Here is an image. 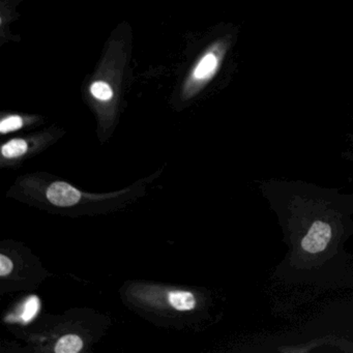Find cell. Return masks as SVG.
<instances>
[{
	"label": "cell",
	"mask_w": 353,
	"mask_h": 353,
	"mask_svg": "<svg viewBox=\"0 0 353 353\" xmlns=\"http://www.w3.org/2000/svg\"><path fill=\"white\" fill-rule=\"evenodd\" d=\"M82 347L83 342L80 336L76 334H67L57 342L54 351L57 353H78L81 351Z\"/></svg>",
	"instance_id": "cell-5"
},
{
	"label": "cell",
	"mask_w": 353,
	"mask_h": 353,
	"mask_svg": "<svg viewBox=\"0 0 353 353\" xmlns=\"http://www.w3.org/2000/svg\"><path fill=\"white\" fill-rule=\"evenodd\" d=\"M12 270H13V262L9 257L1 254L0 255V276H9Z\"/></svg>",
	"instance_id": "cell-10"
},
{
	"label": "cell",
	"mask_w": 353,
	"mask_h": 353,
	"mask_svg": "<svg viewBox=\"0 0 353 353\" xmlns=\"http://www.w3.org/2000/svg\"><path fill=\"white\" fill-rule=\"evenodd\" d=\"M219 59L214 52L204 55L194 71V78L197 80L208 79L218 69Z\"/></svg>",
	"instance_id": "cell-3"
},
{
	"label": "cell",
	"mask_w": 353,
	"mask_h": 353,
	"mask_svg": "<svg viewBox=\"0 0 353 353\" xmlns=\"http://www.w3.org/2000/svg\"><path fill=\"white\" fill-rule=\"evenodd\" d=\"M47 198L54 205L65 208L78 203L81 199V193L69 183L57 181L47 190Z\"/></svg>",
	"instance_id": "cell-2"
},
{
	"label": "cell",
	"mask_w": 353,
	"mask_h": 353,
	"mask_svg": "<svg viewBox=\"0 0 353 353\" xmlns=\"http://www.w3.org/2000/svg\"><path fill=\"white\" fill-rule=\"evenodd\" d=\"M23 125V121L21 117L14 115V117H7L0 123V132L3 134L9 133V132L17 131Z\"/></svg>",
	"instance_id": "cell-9"
},
{
	"label": "cell",
	"mask_w": 353,
	"mask_h": 353,
	"mask_svg": "<svg viewBox=\"0 0 353 353\" xmlns=\"http://www.w3.org/2000/svg\"><path fill=\"white\" fill-rule=\"evenodd\" d=\"M28 142L23 139H14L3 146V156L7 159L17 158L28 152Z\"/></svg>",
	"instance_id": "cell-6"
},
{
	"label": "cell",
	"mask_w": 353,
	"mask_h": 353,
	"mask_svg": "<svg viewBox=\"0 0 353 353\" xmlns=\"http://www.w3.org/2000/svg\"><path fill=\"white\" fill-rule=\"evenodd\" d=\"M299 183L284 185V205L270 202L286 237L289 261L295 270L317 274L334 264L353 234V199L336 190Z\"/></svg>",
	"instance_id": "cell-1"
},
{
	"label": "cell",
	"mask_w": 353,
	"mask_h": 353,
	"mask_svg": "<svg viewBox=\"0 0 353 353\" xmlns=\"http://www.w3.org/2000/svg\"><path fill=\"white\" fill-rule=\"evenodd\" d=\"M347 157L349 158L348 160L352 161L353 162V152H348V154H347Z\"/></svg>",
	"instance_id": "cell-11"
},
{
	"label": "cell",
	"mask_w": 353,
	"mask_h": 353,
	"mask_svg": "<svg viewBox=\"0 0 353 353\" xmlns=\"http://www.w3.org/2000/svg\"><path fill=\"white\" fill-rule=\"evenodd\" d=\"M92 96L100 101H109L112 99L113 90L106 82H94L90 88Z\"/></svg>",
	"instance_id": "cell-7"
},
{
	"label": "cell",
	"mask_w": 353,
	"mask_h": 353,
	"mask_svg": "<svg viewBox=\"0 0 353 353\" xmlns=\"http://www.w3.org/2000/svg\"><path fill=\"white\" fill-rule=\"evenodd\" d=\"M39 310H40V299L37 296L30 297L26 303V307L22 313V320L24 322H30L32 318L36 317Z\"/></svg>",
	"instance_id": "cell-8"
},
{
	"label": "cell",
	"mask_w": 353,
	"mask_h": 353,
	"mask_svg": "<svg viewBox=\"0 0 353 353\" xmlns=\"http://www.w3.org/2000/svg\"><path fill=\"white\" fill-rule=\"evenodd\" d=\"M169 303L179 311H190L196 305V299L191 292L188 291H172L169 293Z\"/></svg>",
	"instance_id": "cell-4"
}]
</instances>
